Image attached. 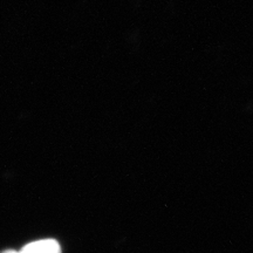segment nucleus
<instances>
[{"mask_svg": "<svg viewBox=\"0 0 253 253\" xmlns=\"http://www.w3.org/2000/svg\"><path fill=\"white\" fill-rule=\"evenodd\" d=\"M19 253H61V249L56 240L45 239L31 243Z\"/></svg>", "mask_w": 253, "mask_h": 253, "instance_id": "1", "label": "nucleus"}, {"mask_svg": "<svg viewBox=\"0 0 253 253\" xmlns=\"http://www.w3.org/2000/svg\"><path fill=\"white\" fill-rule=\"evenodd\" d=\"M4 253H19V252H15V251H6Z\"/></svg>", "mask_w": 253, "mask_h": 253, "instance_id": "2", "label": "nucleus"}]
</instances>
